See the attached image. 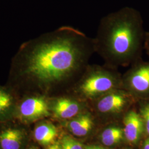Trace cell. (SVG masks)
Here are the masks:
<instances>
[{"label": "cell", "instance_id": "cell-1", "mask_svg": "<svg viewBox=\"0 0 149 149\" xmlns=\"http://www.w3.org/2000/svg\"><path fill=\"white\" fill-rule=\"evenodd\" d=\"M94 53L93 38L64 26L23 43L12 59L10 77L19 84L48 92L76 82Z\"/></svg>", "mask_w": 149, "mask_h": 149}, {"label": "cell", "instance_id": "cell-2", "mask_svg": "<svg viewBox=\"0 0 149 149\" xmlns=\"http://www.w3.org/2000/svg\"><path fill=\"white\" fill-rule=\"evenodd\" d=\"M145 33L139 12L123 8L102 18L93 38L95 53L113 68L130 66L142 58Z\"/></svg>", "mask_w": 149, "mask_h": 149}, {"label": "cell", "instance_id": "cell-3", "mask_svg": "<svg viewBox=\"0 0 149 149\" xmlns=\"http://www.w3.org/2000/svg\"><path fill=\"white\" fill-rule=\"evenodd\" d=\"M117 69L104 64H88L75 83L74 93L84 99L95 100L122 85Z\"/></svg>", "mask_w": 149, "mask_h": 149}, {"label": "cell", "instance_id": "cell-4", "mask_svg": "<svg viewBox=\"0 0 149 149\" xmlns=\"http://www.w3.org/2000/svg\"><path fill=\"white\" fill-rule=\"evenodd\" d=\"M51 114L49 99L42 94L24 96L18 101L15 117L21 122L29 124Z\"/></svg>", "mask_w": 149, "mask_h": 149}, {"label": "cell", "instance_id": "cell-5", "mask_svg": "<svg viewBox=\"0 0 149 149\" xmlns=\"http://www.w3.org/2000/svg\"><path fill=\"white\" fill-rule=\"evenodd\" d=\"M130 66L122 77V85L130 95L149 96V60L141 58Z\"/></svg>", "mask_w": 149, "mask_h": 149}, {"label": "cell", "instance_id": "cell-6", "mask_svg": "<svg viewBox=\"0 0 149 149\" xmlns=\"http://www.w3.org/2000/svg\"><path fill=\"white\" fill-rule=\"evenodd\" d=\"M131 101V95L118 88L110 91L96 99L97 109L102 113L121 112Z\"/></svg>", "mask_w": 149, "mask_h": 149}, {"label": "cell", "instance_id": "cell-7", "mask_svg": "<svg viewBox=\"0 0 149 149\" xmlns=\"http://www.w3.org/2000/svg\"><path fill=\"white\" fill-rule=\"evenodd\" d=\"M50 111L61 119L74 117L81 111L83 103L79 99L69 96H60L49 100Z\"/></svg>", "mask_w": 149, "mask_h": 149}, {"label": "cell", "instance_id": "cell-8", "mask_svg": "<svg viewBox=\"0 0 149 149\" xmlns=\"http://www.w3.org/2000/svg\"><path fill=\"white\" fill-rule=\"evenodd\" d=\"M28 135L23 128L10 126L0 129V149H26Z\"/></svg>", "mask_w": 149, "mask_h": 149}, {"label": "cell", "instance_id": "cell-9", "mask_svg": "<svg viewBox=\"0 0 149 149\" xmlns=\"http://www.w3.org/2000/svg\"><path fill=\"white\" fill-rule=\"evenodd\" d=\"M124 125V134L128 141L132 143L138 142L145 129L141 116L135 111H129L125 116Z\"/></svg>", "mask_w": 149, "mask_h": 149}, {"label": "cell", "instance_id": "cell-10", "mask_svg": "<svg viewBox=\"0 0 149 149\" xmlns=\"http://www.w3.org/2000/svg\"><path fill=\"white\" fill-rule=\"evenodd\" d=\"M17 102L13 91L0 85V122L15 117Z\"/></svg>", "mask_w": 149, "mask_h": 149}, {"label": "cell", "instance_id": "cell-11", "mask_svg": "<svg viewBox=\"0 0 149 149\" xmlns=\"http://www.w3.org/2000/svg\"><path fill=\"white\" fill-rule=\"evenodd\" d=\"M58 132L55 125L49 122L38 123L33 131V137L38 143L49 146L55 143Z\"/></svg>", "mask_w": 149, "mask_h": 149}, {"label": "cell", "instance_id": "cell-12", "mask_svg": "<svg viewBox=\"0 0 149 149\" xmlns=\"http://www.w3.org/2000/svg\"><path fill=\"white\" fill-rule=\"evenodd\" d=\"M93 124L90 114L85 113L69 121L66 124V127L74 135L81 137L85 136L90 132Z\"/></svg>", "mask_w": 149, "mask_h": 149}, {"label": "cell", "instance_id": "cell-13", "mask_svg": "<svg viewBox=\"0 0 149 149\" xmlns=\"http://www.w3.org/2000/svg\"><path fill=\"white\" fill-rule=\"evenodd\" d=\"M124 132L118 127H111L105 129L101 135L102 143L107 146H111L119 143L123 138Z\"/></svg>", "mask_w": 149, "mask_h": 149}, {"label": "cell", "instance_id": "cell-14", "mask_svg": "<svg viewBox=\"0 0 149 149\" xmlns=\"http://www.w3.org/2000/svg\"><path fill=\"white\" fill-rule=\"evenodd\" d=\"M59 142L60 149H85L82 144L69 135H64Z\"/></svg>", "mask_w": 149, "mask_h": 149}, {"label": "cell", "instance_id": "cell-15", "mask_svg": "<svg viewBox=\"0 0 149 149\" xmlns=\"http://www.w3.org/2000/svg\"><path fill=\"white\" fill-rule=\"evenodd\" d=\"M140 115L143 118L145 130L149 135V101L144 103L141 107Z\"/></svg>", "mask_w": 149, "mask_h": 149}, {"label": "cell", "instance_id": "cell-16", "mask_svg": "<svg viewBox=\"0 0 149 149\" xmlns=\"http://www.w3.org/2000/svg\"><path fill=\"white\" fill-rule=\"evenodd\" d=\"M144 50L149 58V32H146L145 42H144Z\"/></svg>", "mask_w": 149, "mask_h": 149}, {"label": "cell", "instance_id": "cell-17", "mask_svg": "<svg viewBox=\"0 0 149 149\" xmlns=\"http://www.w3.org/2000/svg\"><path fill=\"white\" fill-rule=\"evenodd\" d=\"M47 149H60V142H55L48 146Z\"/></svg>", "mask_w": 149, "mask_h": 149}, {"label": "cell", "instance_id": "cell-18", "mask_svg": "<svg viewBox=\"0 0 149 149\" xmlns=\"http://www.w3.org/2000/svg\"><path fill=\"white\" fill-rule=\"evenodd\" d=\"M85 149H106L103 148H102L101 146H87L85 147Z\"/></svg>", "mask_w": 149, "mask_h": 149}, {"label": "cell", "instance_id": "cell-19", "mask_svg": "<svg viewBox=\"0 0 149 149\" xmlns=\"http://www.w3.org/2000/svg\"><path fill=\"white\" fill-rule=\"evenodd\" d=\"M143 149H149V138L145 140L143 145Z\"/></svg>", "mask_w": 149, "mask_h": 149}, {"label": "cell", "instance_id": "cell-20", "mask_svg": "<svg viewBox=\"0 0 149 149\" xmlns=\"http://www.w3.org/2000/svg\"><path fill=\"white\" fill-rule=\"evenodd\" d=\"M26 149H39V148L36 146H34V145H31V146H29L28 147H27V148Z\"/></svg>", "mask_w": 149, "mask_h": 149}]
</instances>
